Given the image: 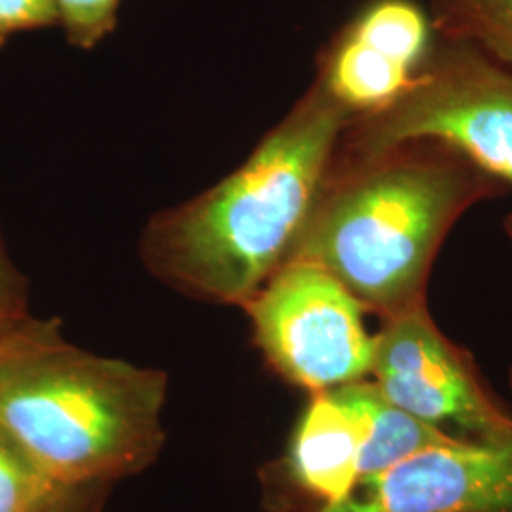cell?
Segmentation results:
<instances>
[{"mask_svg": "<svg viewBox=\"0 0 512 512\" xmlns=\"http://www.w3.org/2000/svg\"><path fill=\"white\" fill-rule=\"evenodd\" d=\"M319 512H512V437L423 450Z\"/></svg>", "mask_w": 512, "mask_h": 512, "instance_id": "cell-7", "label": "cell"}, {"mask_svg": "<svg viewBox=\"0 0 512 512\" xmlns=\"http://www.w3.org/2000/svg\"><path fill=\"white\" fill-rule=\"evenodd\" d=\"M349 29L418 71L431 52V18L414 0H372L348 23Z\"/></svg>", "mask_w": 512, "mask_h": 512, "instance_id": "cell-10", "label": "cell"}, {"mask_svg": "<svg viewBox=\"0 0 512 512\" xmlns=\"http://www.w3.org/2000/svg\"><path fill=\"white\" fill-rule=\"evenodd\" d=\"M458 440L465 439L452 437L439 427L410 416L399 406L389 403L376 387L370 412V435L361 458V478L385 471L423 450Z\"/></svg>", "mask_w": 512, "mask_h": 512, "instance_id": "cell-11", "label": "cell"}, {"mask_svg": "<svg viewBox=\"0 0 512 512\" xmlns=\"http://www.w3.org/2000/svg\"><path fill=\"white\" fill-rule=\"evenodd\" d=\"M164 376L67 344L29 317L0 332V431L54 482L143 469L160 450Z\"/></svg>", "mask_w": 512, "mask_h": 512, "instance_id": "cell-3", "label": "cell"}, {"mask_svg": "<svg viewBox=\"0 0 512 512\" xmlns=\"http://www.w3.org/2000/svg\"><path fill=\"white\" fill-rule=\"evenodd\" d=\"M122 0H54L57 25L67 40L82 50H92L109 37L118 23Z\"/></svg>", "mask_w": 512, "mask_h": 512, "instance_id": "cell-14", "label": "cell"}, {"mask_svg": "<svg viewBox=\"0 0 512 512\" xmlns=\"http://www.w3.org/2000/svg\"><path fill=\"white\" fill-rule=\"evenodd\" d=\"M23 283L0 238V332L25 319Z\"/></svg>", "mask_w": 512, "mask_h": 512, "instance_id": "cell-16", "label": "cell"}, {"mask_svg": "<svg viewBox=\"0 0 512 512\" xmlns=\"http://www.w3.org/2000/svg\"><path fill=\"white\" fill-rule=\"evenodd\" d=\"M374 382H349L311 395L289 448V473L306 494L336 503L361 478V458L370 435Z\"/></svg>", "mask_w": 512, "mask_h": 512, "instance_id": "cell-8", "label": "cell"}, {"mask_svg": "<svg viewBox=\"0 0 512 512\" xmlns=\"http://www.w3.org/2000/svg\"><path fill=\"white\" fill-rule=\"evenodd\" d=\"M431 25L512 69V0H431Z\"/></svg>", "mask_w": 512, "mask_h": 512, "instance_id": "cell-12", "label": "cell"}, {"mask_svg": "<svg viewBox=\"0 0 512 512\" xmlns=\"http://www.w3.org/2000/svg\"><path fill=\"white\" fill-rule=\"evenodd\" d=\"M243 306L258 346L289 382L317 393L372 372L366 308L327 270L289 260Z\"/></svg>", "mask_w": 512, "mask_h": 512, "instance_id": "cell-5", "label": "cell"}, {"mask_svg": "<svg viewBox=\"0 0 512 512\" xmlns=\"http://www.w3.org/2000/svg\"><path fill=\"white\" fill-rule=\"evenodd\" d=\"M74 494H76V492H74ZM74 494L69 495V497H67V499H63V501H61V503H57V505H55V507H52V509H50V511H46V512H74L73 507H71V499H73Z\"/></svg>", "mask_w": 512, "mask_h": 512, "instance_id": "cell-17", "label": "cell"}, {"mask_svg": "<svg viewBox=\"0 0 512 512\" xmlns=\"http://www.w3.org/2000/svg\"><path fill=\"white\" fill-rule=\"evenodd\" d=\"M349 126L344 160L433 141L512 184V71L471 44L448 40L431 50L395 103Z\"/></svg>", "mask_w": 512, "mask_h": 512, "instance_id": "cell-4", "label": "cell"}, {"mask_svg": "<svg viewBox=\"0 0 512 512\" xmlns=\"http://www.w3.org/2000/svg\"><path fill=\"white\" fill-rule=\"evenodd\" d=\"M370 374L389 403L452 437H512L511 412L484 387L471 355L440 332L425 304L385 319Z\"/></svg>", "mask_w": 512, "mask_h": 512, "instance_id": "cell-6", "label": "cell"}, {"mask_svg": "<svg viewBox=\"0 0 512 512\" xmlns=\"http://www.w3.org/2000/svg\"><path fill=\"white\" fill-rule=\"evenodd\" d=\"M349 122L315 82L236 173L150 226V262L196 293L245 304L287 262Z\"/></svg>", "mask_w": 512, "mask_h": 512, "instance_id": "cell-2", "label": "cell"}, {"mask_svg": "<svg viewBox=\"0 0 512 512\" xmlns=\"http://www.w3.org/2000/svg\"><path fill=\"white\" fill-rule=\"evenodd\" d=\"M416 73L346 25L332 40L317 82L353 120L395 103Z\"/></svg>", "mask_w": 512, "mask_h": 512, "instance_id": "cell-9", "label": "cell"}, {"mask_svg": "<svg viewBox=\"0 0 512 512\" xmlns=\"http://www.w3.org/2000/svg\"><path fill=\"white\" fill-rule=\"evenodd\" d=\"M507 232H509V238L512 239V217L507 219ZM511 387H512V368H511Z\"/></svg>", "mask_w": 512, "mask_h": 512, "instance_id": "cell-18", "label": "cell"}, {"mask_svg": "<svg viewBox=\"0 0 512 512\" xmlns=\"http://www.w3.org/2000/svg\"><path fill=\"white\" fill-rule=\"evenodd\" d=\"M57 25L54 0H0V48L18 33Z\"/></svg>", "mask_w": 512, "mask_h": 512, "instance_id": "cell-15", "label": "cell"}, {"mask_svg": "<svg viewBox=\"0 0 512 512\" xmlns=\"http://www.w3.org/2000/svg\"><path fill=\"white\" fill-rule=\"evenodd\" d=\"M74 492L44 475L0 431V512L50 511Z\"/></svg>", "mask_w": 512, "mask_h": 512, "instance_id": "cell-13", "label": "cell"}, {"mask_svg": "<svg viewBox=\"0 0 512 512\" xmlns=\"http://www.w3.org/2000/svg\"><path fill=\"white\" fill-rule=\"evenodd\" d=\"M431 141L332 162L289 260L334 275L366 311L384 319L425 304L440 245L494 177Z\"/></svg>", "mask_w": 512, "mask_h": 512, "instance_id": "cell-1", "label": "cell"}]
</instances>
